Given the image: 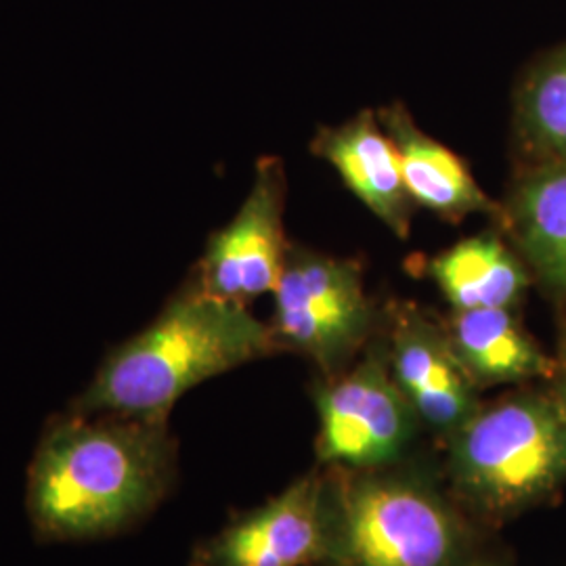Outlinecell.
<instances>
[{"label": "cell", "mask_w": 566, "mask_h": 566, "mask_svg": "<svg viewBox=\"0 0 566 566\" xmlns=\"http://www.w3.org/2000/svg\"><path fill=\"white\" fill-rule=\"evenodd\" d=\"M179 479L168 420L112 411L53 416L28 470L25 506L44 544L95 542L147 521Z\"/></svg>", "instance_id": "cell-1"}, {"label": "cell", "mask_w": 566, "mask_h": 566, "mask_svg": "<svg viewBox=\"0 0 566 566\" xmlns=\"http://www.w3.org/2000/svg\"><path fill=\"white\" fill-rule=\"evenodd\" d=\"M277 353L282 348L271 325L250 306L208 296L187 283L151 324L105 355L67 409L168 420L191 388Z\"/></svg>", "instance_id": "cell-2"}, {"label": "cell", "mask_w": 566, "mask_h": 566, "mask_svg": "<svg viewBox=\"0 0 566 566\" xmlns=\"http://www.w3.org/2000/svg\"><path fill=\"white\" fill-rule=\"evenodd\" d=\"M324 566H464L489 544L485 528L447 489L439 462L416 455L374 470L324 468Z\"/></svg>", "instance_id": "cell-3"}, {"label": "cell", "mask_w": 566, "mask_h": 566, "mask_svg": "<svg viewBox=\"0 0 566 566\" xmlns=\"http://www.w3.org/2000/svg\"><path fill=\"white\" fill-rule=\"evenodd\" d=\"M437 449L447 489L486 533L565 491L566 416L547 385L483 401Z\"/></svg>", "instance_id": "cell-4"}, {"label": "cell", "mask_w": 566, "mask_h": 566, "mask_svg": "<svg viewBox=\"0 0 566 566\" xmlns=\"http://www.w3.org/2000/svg\"><path fill=\"white\" fill-rule=\"evenodd\" d=\"M380 322L355 259L287 245L269 322L282 350L303 355L329 378L355 364Z\"/></svg>", "instance_id": "cell-5"}, {"label": "cell", "mask_w": 566, "mask_h": 566, "mask_svg": "<svg viewBox=\"0 0 566 566\" xmlns=\"http://www.w3.org/2000/svg\"><path fill=\"white\" fill-rule=\"evenodd\" d=\"M315 458L322 468L374 470L411 460L426 437L420 418L392 380L380 336L344 371L313 388Z\"/></svg>", "instance_id": "cell-6"}, {"label": "cell", "mask_w": 566, "mask_h": 566, "mask_svg": "<svg viewBox=\"0 0 566 566\" xmlns=\"http://www.w3.org/2000/svg\"><path fill=\"white\" fill-rule=\"evenodd\" d=\"M378 336L392 380L413 407L426 437L441 446L483 403L449 343L443 319L413 303H390Z\"/></svg>", "instance_id": "cell-7"}, {"label": "cell", "mask_w": 566, "mask_h": 566, "mask_svg": "<svg viewBox=\"0 0 566 566\" xmlns=\"http://www.w3.org/2000/svg\"><path fill=\"white\" fill-rule=\"evenodd\" d=\"M285 191L282 160L261 158L240 210L212 233L189 283L208 296L243 306L273 294L290 245L283 231Z\"/></svg>", "instance_id": "cell-8"}, {"label": "cell", "mask_w": 566, "mask_h": 566, "mask_svg": "<svg viewBox=\"0 0 566 566\" xmlns=\"http://www.w3.org/2000/svg\"><path fill=\"white\" fill-rule=\"evenodd\" d=\"M327 504L315 465L261 506L238 512L191 552L189 566H324Z\"/></svg>", "instance_id": "cell-9"}, {"label": "cell", "mask_w": 566, "mask_h": 566, "mask_svg": "<svg viewBox=\"0 0 566 566\" xmlns=\"http://www.w3.org/2000/svg\"><path fill=\"white\" fill-rule=\"evenodd\" d=\"M311 149L397 238L409 235L416 202L407 191L399 154L376 112L319 128Z\"/></svg>", "instance_id": "cell-10"}, {"label": "cell", "mask_w": 566, "mask_h": 566, "mask_svg": "<svg viewBox=\"0 0 566 566\" xmlns=\"http://www.w3.org/2000/svg\"><path fill=\"white\" fill-rule=\"evenodd\" d=\"M495 224L525 261L533 283L566 303V163L523 166Z\"/></svg>", "instance_id": "cell-11"}, {"label": "cell", "mask_w": 566, "mask_h": 566, "mask_svg": "<svg viewBox=\"0 0 566 566\" xmlns=\"http://www.w3.org/2000/svg\"><path fill=\"white\" fill-rule=\"evenodd\" d=\"M376 114L399 154L403 181L416 206L449 223H460L472 214L500 219L502 203L486 196L458 154L426 135L407 107L392 103Z\"/></svg>", "instance_id": "cell-12"}, {"label": "cell", "mask_w": 566, "mask_h": 566, "mask_svg": "<svg viewBox=\"0 0 566 566\" xmlns=\"http://www.w3.org/2000/svg\"><path fill=\"white\" fill-rule=\"evenodd\" d=\"M443 325L455 357L481 392L497 386L547 385L556 371V357L526 332L516 308H451Z\"/></svg>", "instance_id": "cell-13"}, {"label": "cell", "mask_w": 566, "mask_h": 566, "mask_svg": "<svg viewBox=\"0 0 566 566\" xmlns=\"http://www.w3.org/2000/svg\"><path fill=\"white\" fill-rule=\"evenodd\" d=\"M426 275L453 311L516 308L525 301L533 275L502 229L453 243L426 261Z\"/></svg>", "instance_id": "cell-14"}, {"label": "cell", "mask_w": 566, "mask_h": 566, "mask_svg": "<svg viewBox=\"0 0 566 566\" xmlns=\"http://www.w3.org/2000/svg\"><path fill=\"white\" fill-rule=\"evenodd\" d=\"M514 135L523 166L566 163V46L539 61L518 86Z\"/></svg>", "instance_id": "cell-15"}, {"label": "cell", "mask_w": 566, "mask_h": 566, "mask_svg": "<svg viewBox=\"0 0 566 566\" xmlns=\"http://www.w3.org/2000/svg\"><path fill=\"white\" fill-rule=\"evenodd\" d=\"M556 371L547 386L552 388L556 401L563 407L566 416V327L560 325V336H558V346H556Z\"/></svg>", "instance_id": "cell-16"}, {"label": "cell", "mask_w": 566, "mask_h": 566, "mask_svg": "<svg viewBox=\"0 0 566 566\" xmlns=\"http://www.w3.org/2000/svg\"><path fill=\"white\" fill-rule=\"evenodd\" d=\"M464 566H512L506 560V556L493 552L489 544L485 547H481Z\"/></svg>", "instance_id": "cell-17"}, {"label": "cell", "mask_w": 566, "mask_h": 566, "mask_svg": "<svg viewBox=\"0 0 566 566\" xmlns=\"http://www.w3.org/2000/svg\"><path fill=\"white\" fill-rule=\"evenodd\" d=\"M560 311H563V324L566 327V303L560 304Z\"/></svg>", "instance_id": "cell-18"}]
</instances>
